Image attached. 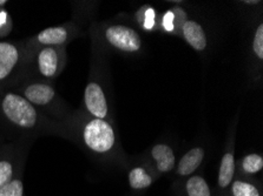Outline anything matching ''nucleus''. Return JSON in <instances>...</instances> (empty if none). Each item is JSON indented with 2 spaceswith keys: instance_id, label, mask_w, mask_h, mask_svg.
<instances>
[{
  "instance_id": "nucleus-1",
  "label": "nucleus",
  "mask_w": 263,
  "mask_h": 196,
  "mask_svg": "<svg viewBox=\"0 0 263 196\" xmlns=\"http://www.w3.org/2000/svg\"><path fill=\"white\" fill-rule=\"evenodd\" d=\"M0 129L12 132L22 139L42 134L65 137L62 123L47 117L10 87L0 90Z\"/></svg>"
},
{
  "instance_id": "nucleus-2",
  "label": "nucleus",
  "mask_w": 263,
  "mask_h": 196,
  "mask_svg": "<svg viewBox=\"0 0 263 196\" xmlns=\"http://www.w3.org/2000/svg\"><path fill=\"white\" fill-rule=\"evenodd\" d=\"M65 137L84 147L91 154L105 157L117 147V135L107 120L96 119L87 114L73 113L63 123Z\"/></svg>"
},
{
  "instance_id": "nucleus-3",
  "label": "nucleus",
  "mask_w": 263,
  "mask_h": 196,
  "mask_svg": "<svg viewBox=\"0 0 263 196\" xmlns=\"http://www.w3.org/2000/svg\"><path fill=\"white\" fill-rule=\"evenodd\" d=\"M10 89L17 92L44 114L62 125L70 117L69 108L65 106L52 83L21 77L13 85L10 86Z\"/></svg>"
},
{
  "instance_id": "nucleus-4",
  "label": "nucleus",
  "mask_w": 263,
  "mask_h": 196,
  "mask_svg": "<svg viewBox=\"0 0 263 196\" xmlns=\"http://www.w3.org/2000/svg\"><path fill=\"white\" fill-rule=\"evenodd\" d=\"M67 62L66 46L42 47L24 63L22 77L52 82L59 77Z\"/></svg>"
},
{
  "instance_id": "nucleus-5",
  "label": "nucleus",
  "mask_w": 263,
  "mask_h": 196,
  "mask_svg": "<svg viewBox=\"0 0 263 196\" xmlns=\"http://www.w3.org/2000/svg\"><path fill=\"white\" fill-rule=\"evenodd\" d=\"M79 29L77 24L73 21L63 24V25L47 27L24 41V63L35 51L42 47L49 46H66L70 41L78 37Z\"/></svg>"
},
{
  "instance_id": "nucleus-6",
  "label": "nucleus",
  "mask_w": 263,
  "mask_h": 196,
  "mask_svg": "<svg viewBox=\"0 0 263 196\" xmlns=\"http://www.w3.org/2000/svg\"><path fill=\"white\" fill-rule=\"evenodd\" d=\"M24 41H0V90L10 87L22 77Z\"/></svg>"
},
{
  "instance_id": "nucleus-7",
  "label": "nucleus",
  "mask_w": 263,
  "mask_h": 196,
  "mask_svg": "<svg viewBox=\"0 0 263 196\" xmlns=\"http://www.w3.org/2000/svg\"><path fill=\"white\" fill-rule=\"evenodd\" d=\"M26 150L21 142L5 143L0 148V189L23 171Z\"/></svg>"
},
{
  "instance_id": "nucleus-8",
  "label": "nucleus",
  "mask_w": 263,
  "mask_h": 196,
  "mask_svg": "<svg viewBox=\"0 0 263 196\" xmlns=\"http://www.w3.org/2000/svg\"><path fill=\"white\" fill-rule=\"evenodd\" d=\"M106 42L126 53H135L142 49V39L134 29L125 25H110L104 30Z\"/></svg>"
},
{
  "instance_id": "nucleus-9",
  "label": "nucleus",
  "mask_w": 263,
  "mask_h": 196,
  "mask_svg": "<svg viewBox=\"0 0 263 196\" xmlns=\"http://www.w3.org/2000/svg\"><path fill=\"white\" fill-rule=\"evenodd\" d=\"M84 110L86 114L96 119H109V105L101 83L91 80L84 90Z\"/></svg>"
},
{
  "instance_id": "nucleus-10",
  "label": "nucleus",
  "mask_w": 263,
  "mask_h": 196,
  "mask_svg": "<svg viewBox=\"0 0 263 196\" xmlns=\"http://www.w3.org/2000/svg\"><path fill=\"white\" fill-rule=\"evenodd\" d=\"M182 37L195 51L203 52L208 45V38L200 23L195 20H185L181 29Z\"/></svg>"
},
{
  "instance_id": "nucleus-11",
  "label": "nucleus",
  "mask_w": 263,
  "mask_h": 196,
  "mask_svg": "<svg viewBox=\"0 0 263 196\" xmlns=\"http://www.w3.org/2000/svg\"><path fill=\"white\" fill-rule=\"evenodd\" d=\"M150 155L155 161V166L159 174L170 173L176 166V157L169 145L158 143L155 145L150 150Z\"/></svg>"
},
{
  "instance_id": "nucleus-12",
  "label": "nucleus",
  "mask_w": 263,
  "mask_h": 196,
  "mask_svg": "<svg viewBox=\"0 0 263 196\" xmlns=\"http://www.w3.org/2000/svg\"><path fill=\"white\" fill-rule=\"evenodd\" d=\"M204 155L205 151L202 147L191 148L190 150L183 155L177 163L176 174L182 178H189L191 175H194L195 171L202 165Z\"/></svg>"
},
{
  "instance_id": "nucleus-13",
  "label": "nucleus",
  "mask_w": 263,
  "mask_h": 196,
  "mask_svg": "<svg viewBox=\"0 0 263 196\" xmlns=\"http://www.w3.org/2000/svg\"><path fill=\"white\" fill-rule=\"evenodd\" d=\"M235 173H236V160H235L234 150L230 148L223 154L220 169H218L217 186L221 191L229 189L234 181Z\"/></svg>"
},
{
  "instance_id": "nucleus-14",
  "label": "nucleus",
  "mask_w": 263,
  "mask_h": 196,
  "mask_svg": "<svg viewBox=\"0 0 263 196\" xmlns=\"http://www.w3.org/2000/svg\"><path fill=\"white\" fill-rule=\"evenodd\" d=\"M129 180V186L133 190H145L147 188L153 186L154 178L150 174V171L145 167L136 166L133 167L127 175Z\"/></svg>"
},
{
  "instance_id": "nucleus-15",
  "label": "nucleus",
  "mask_w": 263,
  "mask_h": 196,
  "mask_svg": "<svg viewBox=\"0 0 263 196\" xmlns=\"http://www.w3.org/2000/svg\"><path fill=\"white\" fill-rule=\"evenodd\" d=\"M184 189L186 196H211V190L201 175H191L184 183Z\"/></svg>"
},
{
  "instance_id": "nucleus-16",
  "label": "nucleus",
  "mask_w": 263,
  "mask_h": 196,
  "mask_svg": "<svg viewBox=\"0 0 263 196\" xmlns=\"http://www.w3.org/2000/svg\"><path fill=\"white\" fill-rule=\"evenodd\" d=\"M232 196H262L260 188L248 180L236 179L230 186Z\"/></svg>"
},
{
  "instance_id": "nucleus-17",
  "label": "nucleus",
  "mask_w": 263,
  "mask_h": 196,
  "mask_svg": "<svg viewBox=\"0 0 263 196\" xmlns=\"http://www.w3.org/2000/svg\"><path fill=\"white\" fill-rule=\"evenodd\" d=\"M242 171L246 175H256L263 169L262 155L253 153L246 155L241 161Z\"/></svg>"
},
{
  "instance_id": "nucleus-18",
  "label": "nucleus",
  "mask_w": 263,
  "mask_h": 196,
  "mask_svg": "<svg viewBox=\"0 0 263 196\" xmlns=\"http://www.w3.org/2000/svg\"><path fill=\"white\" fill-rule=\"evenodd\" d=\"M0 196H24L23 171L15 175L9 183L0 189Z\"/></svg>"
},
{
  "instance_id": "nucleus-19",
  "label": "nucleus",
  "mask_w": 263,
  "mask_h": 196,
  "mask_svg": "<svg viewBox=\"0 0 263 196\" xmlns=\"http://www.w3.org/2000/svg\"><path fill=\"white\" fill-rule=\"evenodd\" d=\"M253 51L258 60H263V24H258L254 33Z\"/></svg>"
},
{
  "instance_id": "nucleus-20",
  "label": "nucleus",
  "mask_w": 263,
  "mask_h": 196,
  "mask_svg": "<svg viewBox=\"0 0 263 196\" xmlns=\"http://www.w3.org/2000/svg\"><path fill=\"white\" fill-rule=\"evenodd\" d=\"M12 30V19L9 12L5 9H0V38L5 37Z\"/></svg>"
},
{
  "instance_id": "nucleus-21",
  "label": "nucleus",
  "mask_w": 263,
  "mask_h": 196,
  "mask_svg": "<svg viewBox=\"0 0 263 196\" xmlns=\"http://www.w3.org/2000/svg\"><path fill=\"white\" fill-rule=\"evenodd\" d=\"M245 4H250V5H255V4H261V2H243Z\"/></svg>"
},
{
  "instance_id": "nucleus-22",
  "label": "nucleus",
  "mask_w": 263,
  "mask_h": 196,
  "mask_svg": "<svg viewBox=\"0 0 263 196\" xmlns=\"http://www.w3.org/2000/svg\"><path fill=\"white\" fill-rule=\"evenodd\" d=\"M4 145H5V143L3 142V137H2V134H0V148H2Z\"/></svg>"
}]
</instances>
